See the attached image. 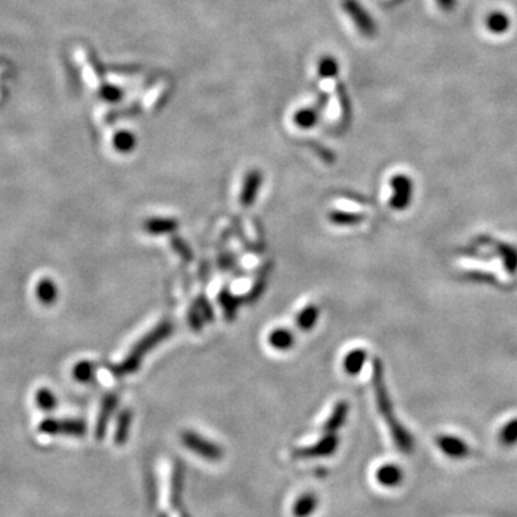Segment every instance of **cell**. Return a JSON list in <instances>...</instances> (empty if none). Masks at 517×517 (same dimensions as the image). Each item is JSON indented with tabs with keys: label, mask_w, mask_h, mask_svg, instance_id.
Returning <instances> with one entry per match:
<instances>
[{
	"label": "cell",
	"mask_w": 517,
	"mask_h": 517,
	"mask_svg": "<svg viewBox=\"0 0 517 517\" xmlns=\"http://www.w3.org/2000/svg\"><path fill=\"white\" fill-rule=\"evenodd\" d=\"M338 445V439L335 434L326 436L325 439L319 440L316 444L297 450V456H328L333 453L337 450Z\"/></svg>",
	"instance_id": "30bf717a"
},
{
	"label": "cell",
	"mask_w": 517,
	"mask_h": 517,
	"mask_svg": "<svg viewBox=\"0 0 517 517\" xmlns=\"http://www.w3.org/2000/svg\"><path fill=\"white\" fill-rule=\"evenodd\" d=\"M173 330H174V325L170 321L160 322L153 330H149L147 335H144L134 345V348H132L129 351L128 357L121 363L114 366L112 374L115 377H124V375H129L132 372H136L140 368V365H141L145 354H148L149 351H153V349L158 344H161L162 341L169 338L173 333Z\"/></svg>",
	"instance_id": "7a4b0ae2"
},
{
	"label": "cell",
	"mask_w": 517,
	"mask_h": 517,
	"mask_svg": "<svg viewBox=\"0 0 517 517\" xmlns=\"http://www.w3.org/2000/svg\"><path fill=\"white\" fill-rule=\"evenodd\" d=\"M95 375V365L89 361H81L75 365L74 377L81 382H89Z\"/></svg>",
	"instance_id": "cb8c5ba5"
},
{
	"label": "cell",
	"mask_w": 517,
	"mask_h": 517,
	"mask_svg": "<svg viewBox=\"0 0 517 517\" xmlns=\"http://www.w3.org/2000/svg\"><path fill=\"white\" fill-rule=\"evenodd\" d=\"M182 443H184L191 452L207 457V458H218L220 456V448L213 444L211 441L203 439L200 434H196L193 431H187L181 437Z\"/></svg>",
	"instance_id": "277c9868"
},
{
	"label": "cell",
	"mask_w": 517,
	"mask_h": 517,
	"mask_svg": "<svg viewBox=\"0 0 517 517\" xmlns=\"http://www.w3.org/2000/svg\"><path fill=\"white\" fill-rule=\"evenodd\" d=\"M316 509V498L313 496H302L297 498L293 506V513L296 517H306L312 514V511Z\"/></svg>",
	"instance_id": "603a6c76"
},
{
	"label": "cell",
	"mask_w": 517,
	"mask_h": 517,
	"mask_svg": "<svg viewBox=\"0 0 517 517\" xmlns=\"http://www.w3.org/2000/svg\"><path fill=\"white\" fill-rule=\"evenodd\" d=\"M171 247L174 249V252H176L182 260L190 262V260L193 259V252H191L190 246H189L186 242H182L180 238H173V239H171Z\"/></svg>",
	"instance_id": "4316f807"
},
{
	"label": "cell",
	"mask_w": 517,
	"mask_h": 517,
	"mask_svg": "<svg viewBox=\"0 0 517 517\" xmlns=\"http://www.w3.org/2000/svg\"><path fill=\"white\" fill-rule=\"evenodd\" d=\"M328 219L330 223L337 226H355L365 220L363 214L348 213V211H330Z\"/></svg>",
	"instance_id": "ffe728a7"
},
{
	"label": "cell",
	"mask_w": 517,
	"mask_h": 517,
	"mask_svg": "<svg viewBox=\"0 0 517 517\" xmlns=\"http://www.w3.org/2000/svg\"><path fill=\"white\" fill-rule=\"evenodd\" d=\"M264 289H266V277L262 276V277L256 282V285H255V288L252 289V292L249 293V300H256L257 297H260L262 293L264 292Z\"/></svg>",
	"instance_id": "4dcf8cb0"
},
{
	"label": "cell",
	"mask_w": 517,
	"mask_h": 517,
	"mask_svg": "<svg viewBox=\"0 0 517 517\" xmlns=\"http://www.w3.org/2000/svg\"><path fill=\"white\" fill-rule=\"evenodd\" d=\"M36 401H38V405L43 410H51L55 407L56 404V399H55V395L49 391V390H39L38 394H36Z\"/></svg>",
	"instance_id": "83f0119b"
},
{
	"label": "cell",
	"mask_w": 517,
	"mask_h": 517,
	"mask_svg": "<svg viewBox=\"0 0 517 517\" xmlns=\"http://www.w3.org/2000/svg\"><path fill=\"white\" fill-rule=\"evenodd\" d=\"M342 6L346 10V13L351 16V19L355 22L357 28L363 33V35H372L375 32V25L370 18V14H366V12L358 2H355V0H344Z\"/></svg>",
	"instance_id": "5b68a950"
},
{
	"label": "cell",
	"mask_w": 517,
	"mask_h": 517,
	"mask_svg": "<svg viewBox=\"0 0 517 517\" xmlns=\"http://www.w3.org/2000/svg\"><path fill=\"white\" fill-rule=\"evenodd\" d=\"M42 430L46 432H70V434H82L83 427L82 423L79 421H54V420H48L42 423Z\"/></svg>",
	"instance_id": "4fadbf2b"
},
{
	"label": "cell",
	"mask_w": 517,
	"mask_h": 517,
	"mask_svg": "<svg viewBox=\"0 0 517 517\" xmlns=\"http://www.w3.org/2000/svg\"><path fill=\"white\" fill-rule=\"evenodd\" d=\"M318 72L319 75L326 81V79H332L333 76H335L338 74V63L337 61L330 58V56H325L319 61V65H318Z\"/></svg>",
	"instance_id": "484cf974"
},
{
	"label": "cell",
	"mask_w": 517,
	"mask_h": 517,
	"mask_svg": "<svg viewBox=\"0 0 517 517\" xmlns=\"http://www.w3.org/2000/svg\"><path fill=\"white\" fill-rule=\"evenodd\" d=\"M372 382H374V390H375V398H377V405L379 412L382 414L383 420L387 421L391 434L394 439V443L397 444L399 452L403 453H411L412 447H414V440L411 437L410 432L398 423L394 415L392 404L390 395L387 392L386 383H383V375H382V363L379 359L374 361V375H372Z\"/></svg>",
	"instance_id": "6da1fadb"
},
{
	"label": "cell",
	"mask_w": 517,
	"mask_h": 517,
	"mask_svg": "<svg viewBox=\"0 0 517 517\" xmlns=\"http://www.w3.org/2000/svg\"><path fill=\"white\" fill-rule=\"evenodd\" d=\"M498 441L503 447H513L517 444V419L510 420L498 434Z\"/></svg>",
	"instance_id": "7402d4cb"
},
{
	"label": "cell",
	"mask_w": 517,
	"mask_h": 517,
	"mask_svg": "<svg viewBox=\"0 0 517 517\" xmlns=\"http://www.w3.org/2000/svg\"><path fill=\"white\" fill-rule=\"evenodd\" d=\"M131 411L129 410H125L120 414V419H118V427H116V431H115V440L116 443H124L127 440V436H128V430H129V425H131Z\"/></svg>",
	"instance_id": "d4e9b609"
},
{
	"label": "cell",
	"mask_w": 517,
	"mask_h": 517,
	"mask_svg": "<svg viewBox=\"0 0 517 517\" xmlns=\"http://www.w3.org/2000/svg\"><path fill=\"white\" fill-rule=\"evenodd\" d=\"M219 302H220V305H222L223 309H224L226 318H227L229 321L235 319V316H236V313H238V309H239V306H240V304H242L240 297L233 296L227 289H223V291L220 292V295H219Z\"/></svg>",
	"instance_id": "44dd1931"
},
{
	"label": "cell",
	"mask_w": 517,
	"mask_h": 517,
	"mask_svg": "<svg viewBox=\"0 0 517 517\" xmlns=\"http://www.w3.org/2000/svg\"><path fill=\"white\" fill-rule=\"evenodd\" d=\"M348 410H349V407L345 401L338 403L337 407L333 408L330 416L325 423V431L326 432H335L337 430H339L342 427V424L346 421Z\"/></svg>",
	"instance_id": "2e32d148"
},
{
	"label": "cell",
	"mask_w": 517,
	"mask_h": 517,
	"mask_svg": "<svg viewBox=\"0 0 517 517\" xmlns=\"http://www.w3.org/2000/svg\"><path fill=\"white\" fill-rule=\"evenodd\" d=\"M263 182V174L260 170H250L243 181V189L240 193V203L243 207H250L255 204L259 190Z\"/></svg>",
	"instance_id": "8992f818"
},
{
	"label": "cell",
	"mask_w": 517,
	"mask_h": 517,
	"mask_svg": "<svg viewBox=\"0 0 517 517\" xmlns=\"http://www.w3.org/2000/svg\"><path fill=\"white\" fill-rule=\"evenodd\" d=\"M377 481L383 487H397L404 478L403 470L395 464H383L377 470Z\"/></svg>",
	"instance_id": "ba28073f"
},
{
	"label": "cell",
	"mask_w": 517,
	"mask_h": 517,
	"mask_svg": "<svg viewBox=\"0 0 517 517\" xmlns=\"http://www.w3.org/2000/svg\"><path fill=\"white\" fill-rule=\"evenodd\" d=\"M194 306L200 310V313H202L203 319L207 321V322H213L214 319V312H213V308L211 305L209 304V300L204 297V296H200L197 300Z\"/></svg>",
	"instance_id": "f1b7e54d"
},
{
	"label": "cell",
	"mask_w": 517,
	"mask_h": 517,
	"mask_svg": "<svg viewBox=\"0 0 517 517\" xmlns=\"http://www.w3.org/2000/svg\"><path fill=\"white\" fill-rule=\"evenodd\" d=\"M319 108H321V101L318 103V105H316L315 108H304V109L297 111L293 115L295 124L299 128H304V129L313 128L316 125V123H318V120H319Z\"/></svg>",
	"instance_id": "5bb4252c"
},
{
	"label": "cell",
	"mask_w": 517,
	"mask_h": 517,
	"mask_svg": "<svg viewBox=\"0 0 517 517\" xmlns=\"http://www.w3.org/2000/svg\"><path fill=\"white\" fill-rule=\"evenodd\" d=\"M189 321H190V326L194 329V330H202L203 328V324H204V319L202 313H200V310L193 306L189 312Z\"/></svg>",
	"instance_id": "f546056e"
},
{
	"label": "cell",
	"mask_w": 517,
	"mask_h": 517,
	"mask_svg": "<svg viewBox=\"0 0 517 517\" xmlns=\"http://www.w3.org/2000/svg\"><path fill=\"white\" fill-rule=\"evenodd\" d=\"M319 319V309L315 305H308L296 316V326L302 330H310L316 326Z\"/></svg>",
	"instance_id": "9a60e30c"
},
{
	"label": "cell",
	"mask_w": 517,
	"mask_h": 517,
	"mask_svg": "<svg viewBox=\"0 0 517 517\" xmlns=\"http://www.w3.org/2000/svg\"><path fill=\"white\" fill-rule=\"evenodd\" d=\"M116 401H118V398H116L115 395L109 394L104 398L103 401V410H101V414H99V419H98V425H96V436L101 439V436L105 432V427H107V423L109 420L111 416V412L115 410L116 407Z\"/></svg>",
	"instance_id": "e0dca14e"
},
{
	"label": "cell",
	"mask_w": 517,
	"mask_h": 517,
	"mask_svg": "<svg viewBox=\"0 0 517 517\" xmlns=\"http://www.w3.org/2000/svg\"><path fill=\"white\" fill-rule=\"evenodd\" d=\"M112 144H114V148L116 149V151L123 153V154H127V153H131L132 149L136 148L137 140H136V136L132 134V132H129V131H120V132H116V134L114 136Z\"/></svg>",
	"instance_id": "d6986e66"
},
{
	"label": "cell",
	"mask_w": 517,
	"mask_h": 517,
	"mask_svg": "<svg viewBox=\"0 0 517 517\" xmlns=\"http://www.w3.org/2000/svg\"><path fill=\"white\" fill-rule=\"evenodd\" d=\"M144 230L153 236L173 235L174 231L178 230V222L170 218H153L145 220Z\"/></svg>",
	"instance_id": "9c48e42d"
},
{
	"label": "cell",
	"mask_w": 517,
	"mask_h": 517,
	"mask_svg": "<svg viewBox=\"0 0 517 517\" xmlns=\"http://www.w3.org/2000/svg\"><path fill=\"white\" fill-rule=\"evenodd\" d=\"M268 341L276 351H289L295 345V335L286 328H277L271 332Z\"/></svg>",
	"instance_id": "8fae6325"
},
{
	"label": "cell",
	"mask_w": 517,
	"mask_h": 517,
	"mask_svg": "<svg viewBox=\"0 0 517 517\" xmlns=\"http://www.w3.org/2000/svg\"><path fill=\"white\" fill-rule=\"evenodd\" d=\"M36 295H38V299L41 300V302L43 305H52L55 300H56V296H58V289L55 286V283L51 280V279H42L39 283H38V288H36Z\"/></svg>",
	"instance_id": "ac0fdd59"
},
{
	"label": "cell",
	"mask_w": 517,
	"mask_h": 517,
	"mask_svg": "<svg viewBox=\"0 0 517 517\" xmlns=\"http://www.w3.org/2000/svg\"><path fill=\"white\" fill-rule=\"evenodd\" d=\"M366 358H368V355L363 349H352L344 358V371L348 375H358L363 368Z\"/></svg>",
	"instance_id": "7c38bea8"
},
{
	"label": "cell",
	"mask_w": 517,
	"mask_h": 517,
	"mask_svg": "<svg viewBox=\"0 0 517 517\" xmlns=\"http://www.w3.org/2000/svg\"><path fill=\"white\" fill-rule=\"evenodd\" d=\"M391 187L394 190V196L390 200V204L395 210H404L411 202L412 196V182L405 176H395L391 180Z\"/></svg>",
	"instance_id": "3957f363"
},
{
	"label": "cell",
	"mask_w": 517,
	"mask_h": 517,
	"mask_svg": "<svg viewBox=\"0 0 517 517\" xmlns=\"http://www.w3.org/2000/svg\"><path fill=\"white\" fill-rule=\"evenodd\" d=\"M437 444L445 456L456 460L465 458L470 454V447L467 445L465 441L456 436H440Z\"/></svg>",
	"instance_id": "52a82bcc"
}]
</instances>
